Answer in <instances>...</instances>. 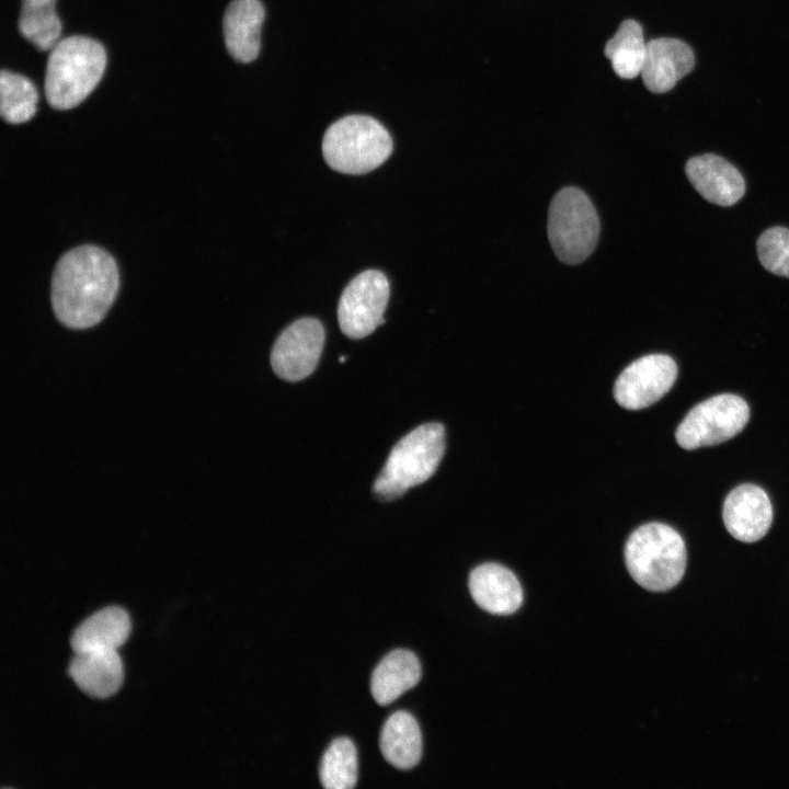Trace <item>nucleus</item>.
<instances>
[{
  "label": "nucleus",
  "instance_id": "f257e3e1",
  "mask_svg": "<svg viewBox=\"0 0 789 789\" xmlns=\"http://www.w3.org/2000/svg\"><path fill=\"white\" fill-rule=\"evenodd\" d=\"M119 274L113 256L96 245L65 253L52 278V306L70 329H88L105 317L118 291Z\"/></svg>",
  "mask_w": 789,
  "mask_h": 789
},
{
  "label": "nucleus",
  "instance_id": "f03ea898",
  "mask_svg": "<svg viewBox=\"0 0 789 789\" xmlns=\"http://www.w3.org/2000/svg\"><path fill=\"white\" fill-rule=\"evenodd\" d=\"M105 67V50L95 39L75 35L59 41L46 65L48 104L59 111L79 105L99 84Z\"/></svg>",
  "mask_w": 789,
  "mask_h": 789
},
{
  "label": "nucleus",
  "instance_id": "7ed1b4c3",
  "mask_svg": "<svg viewBox=\"0 0 789 789\" xmlns=\"http://www.w3.org/2000/svg\"><path fill=\"white\" fill-rule=\"evenodd\" d=\"M686 547L671 526L649 523L638 527L625 546V562L631 578L650 592H665L682 580Z\"/></svg>",
  "mask_w": 789,
  "mask_h": 789
},
{
  "label": "nucleus",
  "instance_id": "20e7f679",
  "mask_svg": "<svg viewBox=\"0 0 789 789\" xmlns=\"http://www.w3.org/2000/svg\"><path fill=\"white\" fill-rule=\"evenodd\" d=\"M445 445V428L441 423H426L412 430L391 449L373 485L375 495L384 501L395 500L425 482L436 471Z\"/></svg>",
  "mask_w": 789,
  "mask_h": 789
},
{
  "label": "nucleus",
  "instance_id": "39448f33",
  "mask_svg": "<svg viewBox=\"0 0 789 789\" xmlns=\"http://www.w3.org/2000/svg\"><path fill=\"white\" fill-rule=\"evenodd\" d=\"M392 139L375 118L350 115L333 123L322 140L327 164L346 174H364L382 164L391 155Z\"/></svg>",
  "mask_w": 789,
  "mask_h": 789
},
{
  "label": "nucleus",
  "instance_id": "423d86ee",
  "mask_svg": "<svg viewBox=\"0 0 789 789\" xmlns=\"http://www.w3.org/2000/svg\"><path fill=\"white\" fill-rule=\"evenodd\" d=\"M599 219L588 196L578 187H564L551 201L548 238L557 258L570 265L582 263L594 251Z\"/></svg>",
  "mask_w": 789,
  "mask_h": 789
},
{
  "label": "nucleus",
  "instance_id": "0eeeda50",
  "mask_svg": "<svg viewBox=\"0 0 789 789\" xmlns=\"http://www.w3.org/2000/svg\"><path fill=\"white\" fill-rule=\"evenodd\" d=\"M750 420V408L739 396L722 393L695 405L678 425L675 437L687 450L723 443Z\"/></svg>",
  "mask_w": 789,
  "mask_h": 789
},
{
  "label": "nucleus",
  "instance_id": "6e6552de",
  "mask_svg": "<svg viewBox=\"0 0 789 789\" xmlns=\"http://www.w3.org/2000/svg\"><path fill=\"white\" fill-rule=\"evenodd\" d=\"M389 293V282L380 271L368 270L354 277L343 290L338 306L341 331L357 340L382 325Z\"/></svg>",
  "mask_w": 789,
  "mask_h": 789
},
{
  "label": "nucleus",
  "instance_id": "1a4fd4ad",
  "mask_svg": "<svg viewBox=\"0 0 789 789\" xmlns=\"http://www.w3.org/2000/svg\"><path fill=\"white\" fill-rule=\"evenodd\" d=\"M324 344V330L316 318H301L276 339L271 352L274 373L287 381L308 377L317 367Z\"/></svg>",
  "mask_w": 789,
  "mask_h": 789
},
{
  "label": "nucleus",
  "instance_id": "9d476101",
  "mask_svg": "<svg viewBox=\"0 0 789 789\" xmlns=\"http://www.w3.org/2000/svg\"><path fill=\"white\" fill-rule=\"evenodd\" d=\"M677 365L665 354H650L628 365L618 376L614 396L628 410L647 408L668 392L676 380Z\"/></svg>",
  "mask_w": 789,
  "mask_h": 789
},
{
  "label": "nucleus",
  "instance_id": "9b49d317",
  "mask_svg": "<svg viewBox=\"0 0 789 789\" xmlns=\"http://www.w3.org/2000/svg\"><path fill=\"white\" fill-rule=\"evenodd\" d=\"M722 516L730 535L743 542H754L769 530L773 507L762 488L747 483L736 487L728 494Z\"/></svg>",
  "mask_w": 789,
  "mask_h": 789
},
{
  "label": "nucleus",
  "instance_id": "f8f14e48",
  "mask_svg": "<svg viewBox=\"0 0 789 789\" xmlns=\"http://www.w3.org/2000/svg\"><path fill=\"white\" fill-rule=\"evenodd\" d=\"M685 172L694 188L710 203L731 206L744 195L742 174L717 155L705 153L690 158L686 162Z\"/></svg>",
  "mask_w": 789,
  "mask_h": 789
},
{
  "label": "nucleus",
  "instance_id": "ddd939ff",
  "mask_svg": "<svg viewBox=\"0 0 789 789\" xmlns=\"http://www.w3.org/2000/svg\"><path fill=\"white\" fill-rule=\"evenodd\" d=\"M695 65L693 49L683 41L660 37L647 43L641 76L645 88L664 93L688 75Z\"/></svg>",
  "mask_w": 789,
  "mask_h": 789
},
{
  "label": "nucleus",
  "instance_id": "4468645a",
  "mask_svg": "<svg viewBox=\"0 0 789 789\" xmlns=\"http://www.w3.org/2000/svg\"><path fill=\"white\" fill-rule=\"evenodd\" d=\"M474 603L494 615H511L523 603V590L515 574L499 563H483L474 568L468 581Z\"/></svg>",
  "mask_w": 789,
  "mask_h": 789
},
{
  "label": "nucleus",
  "instance_id": "2eb2a0df",
  "mask_svg": "<svg viewBox=\"0 0 789 789\" xmlns=\"http://www.w3.org/2000/svg\"><path fill=\"white\" fill-rule=\"evenodd\" d=\"M68 674L84 694L103 699L121 687L123 664L116 650L77 652L69 663Z\"/></svg>",
  "mask_w": 789,
  "mask_h": 789
},
{
  "label": "nucleus",
  "instance_id": "dca6fc26",
  "mask_svg": "<svg viewBox=\"0 0 789 789\" xmlns=\"http://www.w3.org/2000/svg\"><path fill=\"white\" fill-rule=\"evenodd\" d=\"M264 8L260 0H232L222 21L228 53L240 62L254 60L261 46Z\"/></svg>",
  "mask_w": 789,
  "mask_h": 789
},
{
  "label": "nucleus",
  "instance_id": "f3484780",
  "mask_svg": "<svg viewBox=\"0 0 789 789\" xmlns=\"http://www.w3.org/2000/svg\"><path fill=\"white\" fill-rule=\"evenodd\" d=\"M130 632L128 614L118 606L104 607L84 619L72 632L73 653L95 650H116Z\"/></svg>",
  "mask_w": 789,
  "mask_h": 789
},
{
  "label": "nucleus",
  "instance_id": "a211bd4d",
  "mask_svg": "<svg viewBox=\"0 0 789 789\" xmlns=\"http://www.w3.org/2000/svg\"><path fill=\"white\" fill-rule=\"evenodd\" d=\"M421 678L416 655L408 650H395L376 666L370 679V691L378 705L386 706L414 687Z\"/></svg>",
  "mask_w": 789,
  "mask_h": 789
},
{
  "label": "nucleus",
  "instance_id": "6ab92c4d",
  "mask_svg": "<svg viewBox=\"0 0 789 789\" xmlns=\"http://www.w3.org/2000/svg\"><path fill=\"white\" fill-rule=\"evenodd\" d=\"M380 751L399 769H410L420 762L422 735L412 714L397 711L387 719L380 733Z\"/></svg>",
  "mask_w": 789,
  "mask_h": 789
},
{
  "label": "nucleus",
  "instance_id": "aec40b11",
  "mask_svg": "<svg viewBox=\"0 0 789 789\" xmlns=\"http://www.w3.org/2000/svg\"><path fill=\"white\" fill-rule=\"evenodd\" d=\"M645 52L642 26L631 19L621 22L604 49L615 73L622 79H633L641 73Z\"/></svg>",
  "mask_w": 789,
  "mask_h": 789
},
{
  "label": "nucleus",
  "instance_id": "412c9836",
  "mask_svg": "<svg viewBox=\"0 0 789 789\" xmlns=\"http://www.w3.org/2000/svg\"><path fill=\"white\" fill-rule=\"evenodd\" d=\"M56 0H22L19 30L37 49L50 50L60 38L61 22L55 10Z\"/></svg>",
  "mask_w": 789,
  "mask_h": 789
},
{
  "label": "nucleus",
  "instance_id": "4be33fe9",
  "mask_svg": "<svg viewBox=\"0 0 789 789\" xmlns=\"http://www.w3.org/2000/svg\"><path fill=\"white\" fill-rule=\"evenodd\" d=\"M38 93L33 82L20 75L2 70L0 75V113L10 124L30 121L36 113Z\"/></svg>",
  "mask_w": 789,
  "mask_h": 789
},
{
  "label": "nucleus",
  "instance_id": "5701e85b",
  "mask_svg": "<svg viewBox=\"0 0 789 789\" xmlns=\"http://www.w3.org/2000/svg\"><path fill=\"white\" fill-rule=\"evenodd\" d=\"M320 781L327 789H351L357 782V752L347 737L335 739L322 756Z\"/></svg>",
  "mask_w": 789,
  "mask_h": 789
},
{
  "label": "nucleus",
  "instance_id": "b1692460",
  "mask_svg": "<svg viewBox=\"0 0 789 789\" xmlns=\"http://www.w3.org/2000/svg\"><path fill=\"white\" fill-rule=\"evenodd\" d=\"M761 264L773 274L789 277V229L773 227L757 240Z\"/></svg>",
  "mask_w": 789,
  "mask_h": 789
},
{
  "label": "nucleus",
  "instance_id": "393cba45",
  "mask_svg": "<svg viewBox=\"0 0 789 789\" xmlns=\"http://www.w3.org/2000/svg\"><path fill=\"white\" fill-rule=\"evenodd\" d=\"M339 362H340V363H344V362H345V357H344V356H341V357L339 358Z\"/></svg>",
  "mask_w": 789,
  "mask_h": 789
}]
</instances>
